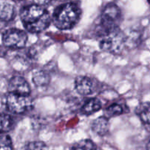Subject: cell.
I'll return each mask as SVG.
<instances>
[{
  "label": "cell",
  "mask_w": 150,
  "mask_h": 150,
  "mask_svg": "<svg viewBox=\"0 0 150 150\" xmlns=\"http://www.w3.org/2000/svg\"><path fill=\"white\" fill-rule=\"evenodd\" d=\"M21 18L26 30L32 33H39L45 30L51 22L49 13L40 4H31L21 11Z\"/></svg>",
  "instance_id": "6da1fadb"
},
{
  "label": "cell",
  "mask_w": 150,
  "mask_h": 150,
  "mask_svg": "<svg viewBox=\"0 0 150 150\" xmlns=\"http://www.w3.org/2000/svg\"><path fill=\"white\" fill-rule=\"evenodd\" d=\"M81 9L73 2L66 3L59 6L53 14V22L60 29H69L73 28L81 17Z\"/></svg>",
  "instance_id": "7a4b0ae2"
},
{
  "label": "cell",
  "mask_w": 150,
  "mask_h": 150,
  "mask_svg": "<svg viewBox=\"0 0 150 150\" xmlns=\"http://www.w3.org/2000/svg\"><path fill=\"white\" fill-rule=\"evenodd\" d=\"M122 11L115 4H108L103 10L98 24V34L103 36L112 29L119 28L122 22Z\"/></svg>",
  "instance_id": "3957f363"
},
{
  "label": "cell",
  "mask_w": 150,
  "mask_h": 150,
  "mask_svg": "<svg viewBox=\"0 0 150 150\" xmlns=\"http://www.w3.org/2000/svg\"><path fill=\"white\" fill-rule=\"evenodd\" d=\"M126 45V37L119 28L112 29L101 36L100 48L105 52L119 54L122 52Z\"/></svg>",
  "instance_id": "277c9868"
},
{
  "label": "cell",
  "mask_w": 150,
  "mask_h": 150,
  "mask_svg": "<svg viewBox=\"0 0 150 150\" xmlns=\"http://www.w3.org/2000/svg\"><path fill=\"white\" fill-rule=\"evenodd\" d=\"M5 106L10 112L16 114H23L33 106V102L29 95L9 92L5 97Z\"/></svg>",
  "instance_id": "5b68a950"
},
{
  "label": "cell",
  "mask_w": 150,
  "mask_h": 150,
  "mask_svg": "<svg viewBox=\"0 0 150 150\" xmlns=\"http://www.w3.org/2000/svg\"><path fill=\"white\" fill-rule=\"evenodd\" d=\"M27 35L23 30L10 29L6 31L2 36L3 44L6 47L11 48H22L27 42Z\"/></svg>",
  "instance_id": "8992f818"
},
{
  "label": "cell",
  "mask_w": 150,
  "mask_h": 150,
  "mask_svg": "<svg viewBox=\"0 0 150 150\" xmlns=\"http://www.w3.org/2000/svg\"><path fill=\"white\" fill-rule=\"evenodd\" d=\"M10 92L23 95H29L30 93V86L24 78L16 76L12 78L8 83Z\"/></svg>",
  "instance_id": "52a82bcc"
},
{
  "label": "cell",
  "mask_w": 150,
  "mask_h": 150,
  "mask_svg": "<svg viewBox=\"0 0 150 150\" xmlns=\"http://www.w3.org/2000/svg\"><path fill=\"white\" fill-rule=\"evenodd\" d=\"M75 88L82 95H92L95 89V83L87 76H79L75 81Z\"/></svg>",
  "instance_id": "ba28073f"
},
{
  "label": "cell",
  "mask_w": 150,
  "mask_h": 150,
  "mask_svg": "<svg viewBox=\"0 0 150 150\" xmlns=\"http://www.w3.org/2000/svg\"><path fill=\"white\" fill-rule=\"evenodd\" d=\"M109 128V122L106 117H98L94 120L92 125V130L99 136H104L106 134Z\"/></svg>",
  "instance_id": "9c48e42d"
},
{
  "label": "cell",
  "mask_w": 150,
  "mask_h": 150,
  "mask_svg": "<svg viewBox=\"0 0 150 150\" xmlns=\"http://www.w3.org/2000/svg\"><path fill=\"white\" fill-rule=\"evenodd\" d=\"M16 16V8L8 2L0 3V21L8 22L13 20Z\"/></svg>",
  "instance_id": "30bf717a"
},
{
  "label": "cell",
  "mask_w": 150,
  "mask_h": 150,
  "mask_svg": "<svg viewBox=\"0 0 150 150\" xmlns=\"http://www.w3.org/2000/svg\"><path fill=\"white\" fill-rule=\"evenodd\" d=\"M51 78L49 74L43 70H36L32 75V81L38 87H43L49 83Z\"/></svg>",
  "instance_id": "8fae6325"
},
{
  "label": "cell",
  "mask_w": 150,
  "mask_h": 150,
  "mask_svg": "<svg viewBox=\"0 0 150 150\" xmlns=\"http://www.w3.org/2000/svg\"><path fill=\"white\" fill-rule=\"evenodd\" d=\"M136 113L142 122L146 125H150V103L144 102L139 104L136 108Z\"/></svg>",
  "instance_id": "7c38bea8"
},
{
  "label": "cell",
  "mask_w": 150,
  "mask_h": 150,
  "mask_svg": "<svg viewBox=\"0 0 150 150\" xmlns=\"http://www.w3.org/2000/svg\"><path fill=\"white\" fill-rule=\"evenodd\" d=\"M102 108V103L98 98H92L84 103L81 108L82 114L89 115L99 111Z\"/></svg>",
  "instance_id": "4fadbf2b"
},
{
  "label": "cell",
  "mask_w": 150,
  "mask_h": 150,
  "mask_svg": "<svg viewBox=\"0 0 150 150\" xmlns=\"http://www.w3.org/2000/svg\"><path fill=\"white\" fill-rule=\"evenodd\" d=\"M11 117L6 114H0V133L8 132L13 126Z\"/></svg>",
  "instance_id": "5bb4252c"
},
{
  "label": "cell",
  "mask_w": 150,
  "mask_h": 150,
  "mask_svg": "<svg viewBox=\"0 0 150 150\" xmlns=\"http://www.w3.org/2000/svg\"><path fill=\"white\" fill-rule=\"evenodd\" d=\"M124 108L121 105L117 103H114L110 105L105 110V117H117L124 113Z\"/></svg>",
  "instance_id": "9a60e30c"
},
{
  "label": "cell",
  "mask_w": 150,
  "mask_h": 150,
  "mask_svg": "<svg viewBox=\"0 0 150 150\" xmlns=\"http://www.w3.org/2000/svg\"><path fill=\"white\" fill-rule=\"evenodd\" d=\"M70 150H97L96 146L89 139H83L73 145Z\"/></svg>",
  "instance_id": "2e32d148"
},
{
  "label": "cell",
  "mask_w": 150,
  "mask_h": 150,
  "mask_svg": "<svg viewBox=\"0 0 150 150\" xmlns=\"http://www.w3.org/2000/svg\"><path fill=\"white\" fill-rule=\"evenodd\" d=\"M0 150H13V143L9 136H0Z\"/></svg>",
  "instance_id": "e0dca14e"
},
{
  "label": "cell",
  "mask_w": 150,
  "mask_h": 150,
  "mask_svg": "<svg viewBox=\"0 0 150 150\" xmlns=\"http://www.w3.org/2000/svg\"><path fill=\"white\" fill-rule=\"evenodd\" d=\"M24 150H49L48 146L42 142H32L25 146Z\"/></svg>",
  "instance_id": "ac0fdd59"
},
{
  "label": "cell",
  "mask_w": 150,
  "mask_h": 150,
  "mask_svg": "<svg viewBox=\"0 0 150 150\" xmlns=\"http://www.w3.org/2000/svg\"><path fill=\"white\" fill-rule=\"evenodd\" d=\"M52 1L53 0H38V4H40V5H42V6L46 5V4H50L51 2H52Z\"/></svg>",
  "instance_id": "d6986e66"
},
{
  "label": "cell",
  "mask_w": 150,
  "mask_h": 150,
  "mask_svg": "<svg viewBox=\"0 0 150 150\" xmlns=\"http://www.w3.org/2000/svg\"><path fill=\"white\" fill-rule=\"evenodd\" d=\"M146 149L150 150V140H149V142H148V144H147V146H146Z\"/></svg>",
  "instance_id": "ffe728a7"
},
{
  "label": "cell",
  "mask_w": 150,
  "mask_h": 150,
  "mask_svg": "<svg viewBox=\"0 0 150 150\" xmlns=\"http://www.w3.org/2000/svg\"><path fill=\"white\" fill-rule=\"evenodd\" d=\"M148 1H149V2L150 3V0H148Z\"/></svg>",
  "instance_id": "44dd1931"
}]
</instances>
